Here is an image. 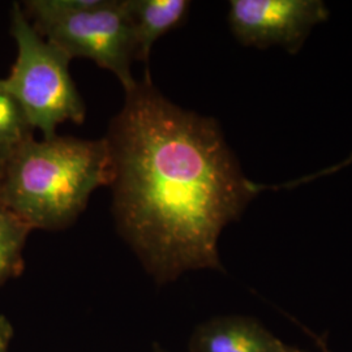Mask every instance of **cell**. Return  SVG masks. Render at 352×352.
<instances>
[{
  "instance_id": "14",
  "label": "cell",
  "mask_w": 352,
  "mask_h": 352,
  "mask_svg": "<svg viewBox=\"0 0 352 352\" xmlns=\"http://www.w3.org/2000/svg\"><path fill=\"white\" fill-rule=\"evenodd\" d=\"M325 352H327V350H325Z\"/></svg>"
},
{
  "instance_id": "11",
  "label": "cell",
  "mask_w": 352,
  "mask_h": 352,
  "mask_svg": "<svg viewBox=\"0 0 352 352\" xmlns=\"http://www.w3.org/2000/svg\"><path fill=\"white\" fill-rule=\"evenodd\" d=\"M352 164V154L346 160V161H343V162H340V164H336V166H333V167H329V168H325V170H322L321 173H320V176H325L330 175V174H334V173H337V171H340V168H343V167H346V166H349V164Z\"/></svg>"
},
{
  "instance_id": "12",
  "label": "cell",
  "mask_w": 352,
  "mask_h": 352,
  "mask_svg": "<svg viewBox=\"0 0 352 352\" xmlns=\"http://www.w3.org/2000/svg\"><path fill=\"white\" fill-rule=\"evenodd\" d=\"M153 352H167V351H164V349H161V347H155V349H154V351Z\"/></svg>"
},
{
  "instance_id": "7",
  "label": "cell",
  "mask_w": 352,
  "mask_h": 352,
  "mask_svg": "<svg viewBox=\"0 0 352 352\" xmlns=\"http://www.w3.org/2000/svg\"><path fill=\"white\" fill-rule=\"evenodd\" d=\"M189 4L187 0H126L136 60L149 62L155 41L183 23Z\"/></svg>"
},
{
  "instance_id": "3",
  "label": "cell",
  "mask_w": 352,
  "mask_h": 352,
  "mask_svg": "<svg viewBox=\"0 0 352 352\" xmlns=\"http://www.w3.org/2000/svg\"><path fill=\"white\" fill-rule=\"evenodd\" d=\"M23 10L38 34L71 59L88 58L111 71L126 93L138 85L126 0H28Z\"/></svg>"
},
{
  "instance_id": "1",
  "label": "cell",
  "mask_w": 352,
  "mask_h": 352,
  "mask_svg": "<svg viewBox=\"0 0 352 352\" xmlns=\"http://www.w3.org/2000/svg\"><path fill=\"white\" fill-rule=\"evenodd\" d=\"M113 155L118 231L158 285L223 272L218 240L261 192L212 118L180 109L151 76L126 91L104 138Z\"/></svg>"
},
{
  "instance_id": "6",
  "label": "cell",
  "mask_w": 352,
  "mask_h": 352,
  "mask_svg": "<svg viewBox=\"0 0 352 352\" xmlns=\"http://www.w3.org/2000/svg\"><path fill=\"white\" fill-rule=\"evenodd\" d=\"M189 352H302L277 338L256 318L219 316L197 325Z\"/></svg>"
},
{
  "instance_id": "13",
  "label": "cell",
  "mask_w": 352,
  "mask_h": 352,
  "mask_svg": "<svg viewBox=\"0 0 352 352\" xmlns=\"http://www.w3.org/2000/svg\"><path fill=\"white\" fill-rule=\"evenodd\" d=\"M1 171H3V168H0V177H1Z\"/></svg>"
},
{
  "instance_id": "10",
  "label": "cell",
  "mask_w": 352,
  "mask_h": 352,
  "mask_svg": "<svg viewBox=\"0 0 352 352\" xmlns=\"http://www.w3.org/2000/svg\"><path fill=\"white\" fill-rule=\"evenodd\" d=\"M14 329L6 316L0 315V352H10Z\"/></svg>"
},
{
  "instance_id": "2",
  "label": "cell",
  "mask_w": 352,
  "mask_h": 352,
  "mask_svg": "<svg viewBox=\"0 0 352 352\" xmlns=\"http://www.w3.org/2000/svg\"><path fill=\"white\" fill-rule=\"evenodd\" d=\"M113 179L106 139L32 138L3 167L0 205L32 230H63L85 210L90 195Z\"/></svg>"
},
{
  "instance_id": "8",
  "label": "cell",
  "mask_w": 352,
  "mask_h": 352,
  "mask_svg": "<svg viewBox=\"0 0 352 352\" xmlns=\"http://www.w3.org/2000/svg\"><path fill=\"white\" fill-rule=\"evenodd\" d=\"M33 230L0 205V286L19 277L24 269V250Z\"/></svg>"
},
{
  "instance_id": "9",
  "label": "cell",
  "mask_w": 352,
  "mask_h": 352,
  "mask_svg": "<svg viewBox=\"0 0 352 352\" xmlns=\"http://www.w3.org/2000/svg\"><path fill=\"white\" fill-rule=\"evenodd\" d=\"M33 131L21 104L0 84V168L33 138Z\"/></svg>"
},
{
  "instance_id": "5",
  "label": "cell",
  "mask_w": 352,
  "mask_h": 352,
  "mask_svg": "<svg viewBox=\"0 0 352 352\" xmlns=\"http://www.w3.org/2000/svg\"><path fill=\"white\" fill-rule=\"evenodd\" d=\"M327 19L320 0H232L228 12L231 30L243 45H279L292 54L300 50L311 29Z\"/></svg>"
},
{
  "instance_id": "4",
  "label": "cell",
  "mask_w": 352,
  "mask_h": 352,
  "mask_svg": "<svg viewBox=\"0 0 352 352\" xmlns=\"http://www.w3.org/2000/svg\"><path fill=\"white\" fill-rule=\"evenodd\" d=\"M11 34L17 58L0 84L21 104L32 126L49 139L64 122L81 124L87 109L69 75L71 58L38 34L20 3L11 8Z\"/></svg>"
}]
</instances>
